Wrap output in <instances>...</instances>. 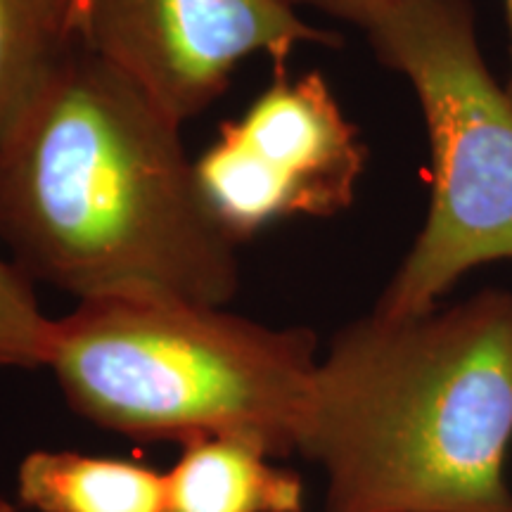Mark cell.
<instances>
[{
	"label": "cell",
	"instance_id": "6da1fadb",
	"mask_svg": "<svg viewBox=\"0 0 512 512\" xmlns=\"http://www.w3.org/2000/svg\"><path fill=\"white\" fill-rule=\"evenodd\" d=\"M176 119L74 43L0 145V240L79 302L226 306L238 245L204 207Z\"/></svg>",
	"mask_w": 512,
	"mask_h": 512
},
{
	"label": "cell",
	"instance_id": "7a4b0ae2",
	"mask_svg": "<svg viewBox=\"0 0 512 512\" xmlns=\"http://www.w3.org/2000/svg\"><path fill=\"white\" fill-rule=\"evenodd\" d=\"M512 292L377 313L320 354L299 456L328 512H512Z\"/></svg>",
	"mask_w": 512,
	"mask_h": 512
},
{
	"label": "cell",
	"instance_id": "3957f363",
	"mask_svg": "<svg viewBox=\"0 0 512 512\" xmlns=\"http://www.w3.org/2000/svg\"><path fill=\"white\" fill-rule=\"evenodd\" d=\"M320 363L306 328L155 297L79 302L53 318L46 368L83 420L138 441L245 437L299 451Z\"/></svg>",
	"mask_w": 512,
	"mask_h": 512
},
{
	"label": "cell",
	"instance_id": "277c9868",
	"mask_svg": "<svg viewBox=\"0 0 512 512\" xmlns=\"http://www.w3.org/2000/svg\"><path fill=\"white\" fill-rule=\"evenodd\" d=\"M366 34L411 83L430 138V209L373 309L415 318L465 273L512 261V100L486 67L470 0H411Z\"/></svg>",
	"mask_w": 512,
	"mask_h": 512
},
{
	"label": "cell",
	"instance_id": "5b68a950",
	"mask_svg": "<svg viewBox=\"0 0 512 512\" xmlns=\"http://www.w3.org/2000/svg\"><path fill=\"white\" fill-rule=\"evenodd\" d=\"M368 150L323 74H285L195 162L202 202L233 245L292 216L349 209Z\"/></svg>",
	"mask_w": 512,
	"mask_h": 512
},
{
	"label": "cell",
	"instance_id": "8992f818",
	"mask_svg": "<svg viewBox=\"0 0 512 512\" xmlns=\"http://www.w3.org/2000/svg\"><path fill=\"white\" fill-rule=\"evenodd\" d=\"M74 43L183 124L226 91L252 55L339 46L290 0H67Z\"/></svg>",
	"mask_w": 512,
	"mask_h": 512
},
{
	"label": "cell",
	"instance_id": "52a82bcc",
	"mask_svg": "<svg viewBox=\"0 0 512 512\" xmlns=\"http://www.w3.org/2000/svg\"><path fill=\"white\" fill-rule=\"evenodd\" d=\"M245 437L181 444L164 470L166 512H304V482Z\"/></svg>",
	"mask_w": 512,
	"mask_h": 512
},
{
	"label": "cell",
	"instance_id": "ba28073f",
	"mask_svg": "<svg viewBox=\"0 0 512 512\" xmlns=\"http://www.w3.org/2000/svg\"><path fill=\"white\" fill-rule=\"evenodd\" d=\"M17 498L34 512H166V479L138 460L36 448L17 467Z\"/></svg>",
	"mask_w": 512,
	"mask_h": 512
},
{
	"label": "cell",
	"instance_id": "9c48e42d",
	"mask_svg": "<svg viewBox=\"0 0 512 512\" xmlns=\"http://www.w3.org/2000/svg\"><path fill=\"white\" fill-rule=\"evenodd\" d=\"M72 46L67 0H0V145Z\"/></svg>",
	"mask_w": 512,
	"mask_h": 512
},
{
	"label": "cell",
	"instance_id": "30bf717a",
	"mask_svg": "<svg viewBox=\"0 0 512 512\" xmlns=\"http://www.w3.org/2000/svg\"><path fill=\"white\" fill-rule=\"evenodd\" d=\"M53 318L38 304L31 280L0 256V370L46 368Z\"/></svg>",
	"mask_w": 512,
	"mask_h": 512
},
{
	"label": "cell",
	"instance_id": "8fae6325",
	"mask_svg": "<svg viewBox=\"0 0 512 512\" xmlns=\"http://www.w3.org/2000/svg\"><path fill=\"white\" fill-rule=\"evenodd\" d=\"M290 3L294 8L309 5V8L328 12L332 17L356 24L363 31H370L382 19H387L396 10H401L403 5L411 3V0H290Z\"/></svg>",
	"mask_w": 512,
	"mask_h": 512
},
{
	"label": "cell",
	"instance_id": "7c38bea8",
	"mask_svg": "<svg viewBox=\"0 0 512 512\" xmlns=\"http://www.w3.org/2000/svg\"><path fill=\"white\" fill-rule=\"evenodd\" d=\"M503 8H505V19H508V38H510V46H508V81H505V93L510 95L512 100V0H503Z\"/></svg>",
	"mask_w": 512,
	"mask_h": 512
},
{
	"label": "cell",
	"instance_id": "4fadbf2b",
	"mask_svg": "<svg viewBox=\"0 0 512 512\" xmlns=\"http://www.w3.org/2000/svg\"><path fill=\"white\" fill-rule=\"evenodd\" d=\"M0 512H19V510H17L15 503H10L8 498L0 496Z\"/></svg>",
	"mask_w": 512,
	"mask_h": 512
}]
</instances>
